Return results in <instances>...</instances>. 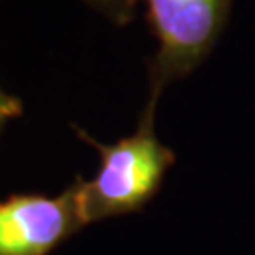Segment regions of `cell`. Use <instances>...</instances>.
Segmentation results:
<instances>
[{
    "instance_id": "cell-3",
    "label": "cell",
    "mask_w": 255,
    "mask_h": 255,
    "mask_svg": "<svg viewBox=\"0 0 255 255\" xmlns=\"http://www.w3.org/2000/svg\"><path fill=\"white\" fill-rule=\"evenodd\" d=\"M85 225L76 182L57 197L9 195L0 201V255H49Z\"/></svg>"
},
{
    "instance_id": "cell-2",
    "label": "cell",
    "mask_w": 255,
    "mask_h": 255,
    "mask_svg": "<svg viewBox=\"0 0 255 255\" xmlns=\"http://www.w3.org/2000/svg\"><path fill=\"white\" fill-rule=\"evenodd\" d=\"M157 38L147 63L149 95L157 104L163 91L191 74L210 55L225 30L233 0H144Z\"/></svg>"
},
{
    "instance_id": "cell-1",
    "label": "cell",
    "mask_w": 255,
    "mask_h": 255,
    "mask_svg": "<svg viewBox=\"0 0 255 255\" xmlns=\"http://www.w3.org/2000/svg\"><path fill=\"white\" fill-rule=\"evenodd\" d=\"M157 104L146 102L136 130L116 144H101L74 127L83 142L101 155V168L91 180H74L78 185L83 219L87 225L108 218L134 214L151 202L176 163V153L155 134Z\"/></svg>"
},
{
    "instance_id": "cell-4",
    "label": "cell",
    "mask_w": 255,
    "mask_h": 255,
    "mask_svg": "<svg viewBox=\"0 0 255 255\" xmlns=\"http://www.w3.org/2000/svg\"><path fill=\"white\" fill-rule=\"evenodd\" d=\"M104 17L116 25H127L134 19L138 0H85Z\"/></svg>"
},
{
    "instance_id": "cell-5",
    "label": "cell",
    "mask_w": 255,
    "mask_h": 255,
    "mask_svg": "<svg viewBox=\"0 0 255 255\" xmlns=\"http://www.w3.org/2000/svg\"><path fill=\"white\" fill-rule=\"evenodd\" d=\"M21 112H23L21 101L0 87V134H2V130H4L9 119L21 116Z\"/></svg>"
}]
</instances>
